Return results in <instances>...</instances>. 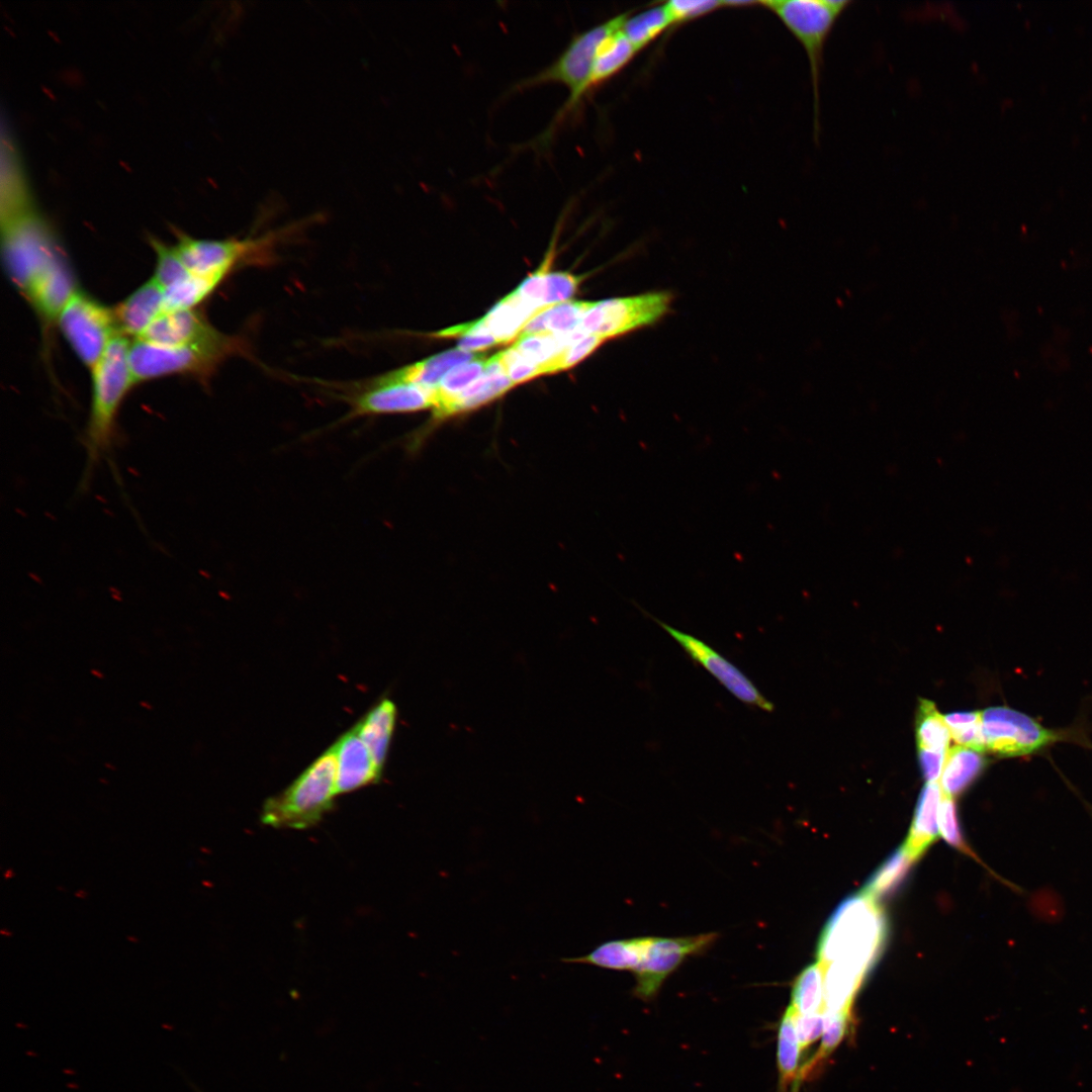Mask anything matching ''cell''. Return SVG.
<instances>
[{
  "label": "cell",
  "mask_w": 1092,
  "mask_h": 1092,
  "mask_svg": "<svg viewBox=\"0 0 1092 1092\" xmlns=\"http://www.w3.org/2000/svg\"><path fill=\"white\" fill-rule=\"evenodd\" d=\"M888 936L886 915L862 894L844 899L828 919L818 941L817 962L852 967L864 975L880 959Z\"/></svg>",
  "instance_id": "6da1fadb"
},
{
  "label": "cell",
  "mask_w": 1092,
  "mask_h": 1092,
  "mask_svg": "<svg viewBox=\"0 0 1092 1092\" xmlns=\"http://www.w3.org/2000/svg\"><path fill=\"white\" fill-rule=\"evenodd\" d=\"M130 342L118 335L91 369L92 391L89 418L83 435L88 480L94 467L110 452L121 403L135 385L128 359Z\"/></svg>",
  "instance_id": "7a4b0ae2"
},
{
  "label": "cell",
  "mask_w": 1092,
  "mask_h": 1092,
  "mask_svg": "<svg viewBox=\"0 0 1092 1092\" xmlns=\"http://www.w3.org/2000/svg\"><path fill=\"white\" fill-rule=\"evenodd\" d=\"M241 338L219 332L212 338L181 346H161L135 339L128 359L135 384L165 376L186 375L207 381L230 356L244 354Z\"/></svg>",
  "instance_id": "3957f363"
},
{
  "label": "cell",
  "mask_w": 1092,
  "mask_h": 1092,
  "mask_svg": "<svg viewBox=\"0 0 1092 1092\" xmlns=\"http://www.w3.org/2000/svg\"><path fill=\"white\" fill-rule=\"evenodd\" d=\"M337 794V760L331 745L286 789L266 800L261 821L275 828H309L332 810Z\"/></svg>",
  "instance_id": "277c9868"
},
{
  "label": "cell",
  "mask_w": 1092,
  "mask_h": 1092,
  "mask_svg": "<svg viewBox=\"0 0 1092 1092\" xmlns=\"http://www.w3.org/2000/svg\"><path fill=\"white\" fill-rule=\"evenodd\" d=\"M848 0H768L757 1L771 11L800 42L807 56L813 92V130L820 132V84L824 52L829 35L840 16L848 9Z\"/></svg>",
  "instance_id": "5b68a950"
},
{
  "label": "cell",
  "mask_w": 1092,
  "mask_h": 1092,
  "mask_svg": "<svg viewBox=\"0 0 1092 1092\" xmlns=\"http://www.w3.org/2000/svg\"><path fill=\"white\" fill-rule=\"evenodd\" d=\"M2 255L8 277L26 299L38 278L65 253L31 207L2 221Z\"/></svg>",
  "instance_id": "8992f818"
},
{
  "label": "cell",
  "mask_w": 1092,
  "mask_h": 1092,
  "mask_svg": "<svg viewBox=\"0 0 1092 1092\" xmlns=\"http://www.w3.org/2000/svg\"><path fill=\"white\" fill-rule=\"evenodd\" d=\"M626 14L615 16L575 34L552 64L535 75L520 81L514 87L515 90H518L546 83H558L568 89L569 97L566 103L559 109L551 123V129L545 131L543 138L540 139L541 142L548 141L553 128L570 114L592 90V71L598 50L606 37L622 27Z\"/></svg>",
  "instance_id": "52a82bcc"
},
{
  "label": "cell",
  "mask_w": 1092,
  "mask_h": 1092,
  "mask_svg": "<svg viewBox=\"0 0 1092 1092\" xmlns=\"http://www.w3.org/2000/svg\"><path fill=\"white\" fill-rule=\"evenodd\" d=\"M56 327L90 370L115 337L121 335L114 308L77 289L61 310Z\"/></svg>",
  "instance_id": "ba28073f"
},
{
  "label": "cell",
  "mask_w": 1092,
  "mask_h": 1092,
  "mask_svg": "<svg viewBox=\"0 0 1092 1092\" xmlns=\"http://www.w3.org/2000/svg\"><path fill=\"white\" fill-rule=\"evenodd\" d=\"M286 231L243 240H200L176 231L177 242L173 247L190 273L222 281L236 267L266 259L276 238Z\"/></svg>",
  "instance_id": "9c48e42d"
},
{
  "label": "cell",
  "mask_w": 1092,
  "mask_h": 1092,
  "mask_svg": "<svg viewBox=\"0 0 1092 1092\" xmlns=\"http://www.w3.org/2000/svg\"><path fill=\"white\" fill-rule=\"evenodd\" d=\"M670 303L668 292L595 301L584 313L579 330L606 341L656 323L669 311Z\"/></svg>",
  "instance_id": "30bf717a"
},
{
  "label": "cell",
  "mask_w": 1092,
  "mask_h": 1092,
  "mask_svg": "<svg viewBox=\"0 0 1092 1092\" xmlns=\"http://www.w3.org/2000/svg\"><path fill=\"white\" fill-rule=\"evenodd\" d=\"M982 733L986 750L1002 756L1029 754L1058 739L1054 731L1006 707L982 712Z\"/></svg>",
  "instance_id": "8fae6325"
},
{
  "label": "cell",
  "mask_w": 1092,
  "mask_h": 1092,
  "mask_svg": "<svg viewBox=\"0 0 1092 1092\" xmlns=\"http://www.w3.org/2000/svg\"><path fill=\"white\" fill-rule=\"evenodd\" d=\"M717 937L716 932L685 937H653L645 958L634 971V994L643 1000L654 998L666 977L687 957L704 952Z\"/></svg>",
  "instance_id": "7c38bea8"
},
{
  "label": "cell",
  "mask_w": 1092,
  "mask_h": 1092,
  "mask_svg": "<svg viewBox=\"0 0 1092 1092\" xmlns=\"http://www.w3.org/2000/svg\"><path fill=\"white\" fill-rule=\"evenodd\" d=\"M670 635L697 663L709 671L726 690L741 702L770 712L774 705L742 671L699 638L685 633L652 617L639 608Z\"/></svg>",
  "instance_id": "4fadbf2b"
},
{
  "label": "cell",
  "mask_w": 1092,
  "mask_h": 1092,
  "mask_svg": "<svg viewBox=\"0 0 1092 1092\" xmlns=\"http://www.w3.org/2000/svg\"><path fill=\"white\" fill-rule=\"evenodd\" d=\"M351 410L344 420L363 416L415 413L432 408L434 388L401 382L372 380L349 398Z\"/></svg>",
  "instance_id": "5bb4252c"
},
{
  "label": "cell",
  "mask_w": 1092,
  "mask_h": 1092,
  "mask_svg": "<svg viewBox=\"0 0 1092 1092\" xmlns=\"http://www.w3.org/2000/svg\"><path fill=\"white\" fill-rule=\"evenodd\" d=\"M77 289L75 276L65 255L38 278L26 300L39 317L43 333L51 334L61 310Z\"/></svg>",
  "instance_id": "9a60e30c"
},
{
  "label": "cell",
  "mask_w": 1092,
  "mask_h": 1092,
  "mask_svg": "<svg viewBox=\"0 0 1092 1092\" xmlns=\"http://www.w3.org/2000/svg\"><path fill=\"white\" fill-rule=\"evenodd\" d=\"M333 745L337 760L338 794L350 793L380 781L382 772L354 726Z\"/></svg>",
  "instance_id": "2e32d148"
},
{
  "label": "cell",
  "mask_w": 1092,
  "mask_h": 1092,
  "mask_svg": "<svg viewBox=\"0 0 1092 1092\" xmlns=\"http://www.w3.org/2000/svg\"><path fill=\"white\" fill-rule=\"evenodd\" d=\"M522 302L513 292L499 300L483 317L454 326L450 329L452 337H463L472 333L491 335L497 344L509 343L521 335L526 324L537 313Z\"/></svg>",
  "instance_id": "e0dca14e"
},
{
  "label": "cell",
  "mask_w": 1092,
  "mask_h": 1092,
  "mask_svg": "<svg viewBox=\"0 0 1092 1092\" xmlns=\"http://www.w3.org/2000/svg\"><path fill=\"white\" fill-rule=\"evenodd\" d=\"M196 308L164 311L140 338L161 346H181L201 342L217 335Z\"/></svg>",
  "instance_id": "ac0fdd59"
},
{
  "label": "cell",
  "mask_w": 1092,
  "mask_h": 1092,
  "mask_svg": "<svg viewBox=\"0 0 1092 1092\" xmlns=\"http://www.w3.org/2000/svg\"><path fill=\"white\" fill-rule=\"evenodd\" d=\"M551 259L549 254L540 268L513 291L522 302L536 310L568 301L582 280L581 276L568 272H550Z\"/></svg>",
  "instance_id": "d6986e66"
},
{
  "label": "cell",
  "mask_w": 1092,
  "mask_h": 1092,
  "mask_svg": "<svg viewBox=\"0 0 1092 1092\" xmlns=\"http://www.w3.org/2000/svg\"><path fill=\"white\" fill-rule=\"evenodd\" d=\"M165 311L163 288L152 278L114 307L121 335L140 339Z\"/></svg>",
  "instance_id": "ffe728a7"
},
{
  "label": "cell",
  "mask_w": 1092,
  "mask_h": 1092,
  "mask_svg": "<svg viewBox=\"0 0 1092 1092\" xmlns=\"http://www.w3.org/2000/svg\"><path fill=\"white\" fill-rule=\"evenodd\" d=\"M514 386L515 384L505 373L496 356L493 355L486 360L483 375L459 394L434 408L433 416L436 421H441L456 414L472 411L502 396Z\"/></svg>",
  "instance_id": "44dd1931"
},
{
  "label": "cell",
  "mask_w": 1092,
  "mask_h": 1092,
  "mask_svg": "<svg viewBox=\"0 0 1092 1092\" xmlns=\"http://www.w3.org/2000/svg\"><path fill=\"white\" fill-rule=\"evenodd\" d=\"M479 354L451 349L431 356L417 363L384 373L373 380L378 382H401L435 388L443 377L454 367L471 361Z\"/></svg>",
  "instance_id": "7402d4cb"
},
{
  "label": "cell",
  "mask_w": 1092,
  "mask_h": 1092,
  "mask_svg": "<svg viewBox=\"0 0 1092 1092\" xmlns=\"http://www.w3.org/2000/svg\"><path fill=\"white\" fill-rule=\"evenodd\" d=\"M397 709L387 697L380 699L354 725L370 750L377 768L383 772L389 745L395 729Z\"/></svg>",
  "instance_id": "603a6c76"
},
{
  "label": "cell",
  "mask_w": 1092,
  "mask_h": 1092,
  "mask_svg": "<svg viewBox=\"0 0 1092 1092\" xmlns=\"http://www.w3.org/2000/svg\"><path fill=\"white\" fill-rule=\"evenodd\" d=\"M943 793L937 783H927L918 798L914 818L903 844L916 860L939 835L938 815Z\"/></svg>",
  "instance_id": "cb8c5ba5"
},
{
  "label": "cell",
  "mask_w": 1092,
  "mask_h": 1092,
  "mask_svg": "<svg viewBox=\"0 0 1092 1092\" xmlns=\"http://www.w3.org/2000/svg\"><path fill=\"white\" fill-rule=\"evenodd\" d=\"M653 937H635L613 939L597 945L590 952L565 958L561 961L571 964H584L615 971H632L645 958Z\"/></svg>",
  "instance_id": "d4e9b609"
},
{
  "label": "cell",
  "mask_w": 1092,
  "mask_h": 1092,
  "mask_svg": "<svg viewBox=\"0 0 1092 1092\" xmlns=\"http://www.w3.org/2000/svg\"><path fill=\"white\" fill-rule=\"evenodd\" d=\"M801 1045L796 1029V1011L790 1006L785 1011L778 1031V1092H798L802 1077L800 1066Z\"/></svg>",
  "instance_id": "484cf974"
},
{
  "label": "cell",
  "mask_w": 1092,
  "mask_h": 1092,
  "mask_svg": "<svg viewBox=\"0 0 1092 1092\" xmlns=\"http://www.w3.org/2000/svg\"><path fill=\"white\" fill-rule=\"evenodd\" d=\"M985 764L981 751L960 745L950 748L940 777L942 793L952 798L960 795L979 777Z\"/></svg>",
  "instance_id": "4316f807"
},
{
  "label": "cell",
  "mask_w": 1092,
  "mask_h": 1092,
  "mask_svg": "<svg viewBox=\"0 0 1092 1092\" xmlns=\"http://www.w3.org/2000/svg\"><path fill=\"white\" fill-rule=\"evenodd\" d=\"M867 975L844 964L824 967V1011L850 1012L853 999Z\"/></svg>",
  "instance_id": "83f0119b"
},
{
  "label": "cell",
  "mask_w": 1092,
  "mask_h": 1092,
  "mask_svg": "<svg viewBox=\"0 0 1092 1092\" xmlns=\"http://www.w3.org/2000/svg\"><path fill=\"white\" fill-rule=\"evenodd\" d=\"M590 301L568 300L537 312L524 327L520 336L567 334L579 329Z\"/></svg>",
  "instance_id": "f1b7e54d"
},
{
  "label": "cell",
  "mask_w": 1092,
  "mask_h": 1092,
  "mask_svg": "<svg viewBox=\"0 0 1092 1092\" xmlns=\"http://www.w3.org/2000/svg\"><path fill=\"white\" fill-rule=\"evenodd\" d=\"M637 53V49L623 34L621 28L612 32L601 43L596 55L590 88H596L623 70Z\"/></svg>",
  "instance_id": "f546056e"
},
{
  "label": "cell",
  "mask_w": 1092,
  "mask_h": 1092,
  "mask_svg": "<svg viewBox=\"0 0 1092 1092\" xmlns=\"http://www.w3.org/2000/svg\"><path fill=\"white\" fill-rule=\"evenodd\" d=\"M913 862L914 859L902 845L869 878L861 893L877 902L889 896L903 883Z\"/></svg>",
  "instance_id": "4dcf8cb0"
},
{
  "label": "cell",
  "mask_w": 1092,
  "mask_h": 1092,
  "mask_svg": "<svg viewBox=\"0 0 1092 1092\" xmlns=\"http://www.w3.org/2000/svg\"><path fill=\"white\" fill-rule=\"evenodd\" d=\"M626 14L621 31L639 52L672 24L665 4L646 9L636 15Z\"/></svg>",
  "instance_id": "1f68e13d"
},
{
  "label": "cell",
  "mask_w": 1092,
  "mask_h": 1092,
  "mask_svg": "<svg viewBox=\"0 0 1092 1092\" xmlns=\"http://www.w3.org/2000/svg\"><path fill=\"white\" fill-rule=\"evenodd\" d=\"M790 1007L797 1014L824 1011V968L818 963L806 967L793 983Z\"/></svg>",
  "instance_id": "d6a6232c"
},
{
  "label": "cell",
  "mask_w": 1092,
  "mask_h": 1092,
  "mask_svg": "<svg viewBox=\"0 0 1092 1092\" xmlns=\"http://www.w3.org/2000/svg\"><path fill=\"white\" fill-rule=\"evenodd\" d=\"M918 748L936 752H947L950 731L935 705L928 700H920L915 723Z\"/></svg>",
  "instance_id": "836d02e7"
},
{
  "label": "cell",
  "mask_w": 1092,
  "mask_h": 1092,
  "mask_svg": "<svg viewBox=\"0 0 1092 1092\" xmlns=\"http://www.w3.org/2000/svg\"><path fill=\"white\" fill-rule=\"evenodd\" d=\"M221 280L190 273L181 281L163 289L165 311L192 309L206 299Z\"/></svg>",
  "instance_id": "e575fe53"
},
{
  "label": "cell",
  "mask_w": 1092,
  "mask_h": 1092,
  "mask_svg": "<svg viewBox=\"0 0 1092 1092\" xmlns=\"http://www.w3.org/2000/svg\"><path fill=\"white\" fill-rule=\"evenodd\" d=\"M486 360L481 354L471 361L452 368L434 388L432 410L447 402L481 377L486 368Z\"/></svg>",
  "instance_id": "d590c367"
},
{
  "label": "cell",
  "mask_w": 1092,
  "mask_h": 1092,
  "mask_svg": "<svg viewBox=\"0 0 1092 1092\" xmlns=\"http://www.w3.org/2000/svg\"><path fill=\"white\" fill-rule=\"evenodd\" d=\"M954 742L963 747L985 751L982 712H954L944 716Z\"/></svg>",
  "instance_id": "8d00e7d4"
},
{
  "label": "cell",
  "mask_w": 1092,
  "mask_h": 1092,
  "mask_svg": "<svg viewBox=\"0 0 1092 1092\" xmlns=\"http://www.w3.org/2000/svg\"><path fill=\"white\" fill-rule=\"evenodd\" d=\"M150 244L156 253L153 279L163 289L181 281L190 274L177 255L173 245L169 246L155 238H150Z\"/></svg>",
  "instance_id": "74e56055"
},
{
  "label": "cell",
  "mask_w": 1092,
  "mask_h": 1092,
  "mask_svg": "<svg viewBox=\"0 0 1092 1092\" xmlns=\"http://www.w3.org/2000/svg\"><path fill=\"white\" fill-rule=\"evenodd\" d=\"M603 342V339L592 334L578 337L554 358L541 365L542 374L569 369L590 355Z\"/></svg>",
  "instance_id": "f35d334b"
},
{
  "label": "cell",
  "mask_w": 1092,
  "mask_h": 1092,
  "mask_svg": "<svg viewBox=\"0 0 1092 1092\" xmlns=\"http://www.w3.org/2000/svg\"><path fill=\"white\" fill-rule=\"evenodd\" d=\"M824 1012L826 1020L820 1046L818 1053L811 1061L802 1067L803 1078L807 1075L809 1070L816 1066L818 1061L826 1058L838 1046L848 1030L850 1012Z\"/></svg>",
  "instance_id": "ab89813d"
},
{
  "label": "cell",
  "mask_w": 1092,
  "mask_h": 1092,
  "mask_svg": "<svg viewBox=\"0 0 1092 1092\" xmlns=\"http://www.w3.org/2000/svg\"><path fill=\"white\" fill-rule=\"evenodd\" d=\"M495 356L515 385L542 375L541 365L526 358L514 346L498 352Z\"/></svg>",
  "instance_id": "60d3db41"
},
{
  "label": "cell",
  "mask_w": 1092,
  "mask_h": 1092,
  "mask_svg": "<svg viewBox=\"0 0 1092 1092\" xmlns=\"http://www.w3.org/2000/svg\"><path fill=\"white\" fill-rule=\"evenodd\" d=\"M938 826L939 834L949 845L971 854L961 830L956 802L944 794L939 807Z\"/></svg>",
  "instance_id": "b9f144b4"
},
{
  "label": "cell",
  "mask_w": 1092,
  "mask_h": 1092,
  "mask_svg": "<svg viewBox=\"0 0 1092 1092\" xmlns=\"http://www.w3.org/2000/svg\"><path fill=\"white\" fill-rule=\"evenodd\" d=\"M672 24L685 23L705 16L715 10L728 7V1L672 0L664 3Z\"/></svg>",
  "instance_id": "7bdbcfd3"
},
{
  "label": "cell",
  "mask_w": 1092,
  "mask_h": 1092,
  "mask_svg": "<svg viewBox=\"0 0 1092 1092\" xmlns=\"http://www.w3.org/2000/svg\"><path fill=\"white\" fill-rule=\"evenodd\" d=\"M825 1020L824 1011L811 1014L796 1013V1029L802 1051L822 1036Z\"/></svg>",
  "instance_id": "ee69618b"
},
{
  "label": "cell",
  "mask_w": 1092,
  "mask_h": 1092,
  "mask_svg": "<svg viewBox=\"0 0 1092 1092\" xmlns=\"http://www.w3.org/2000/svg\"><path fill=\"white\" fill-rule=\"evenodd\" d=\"M946 753L918 748L919 763L927 783H936L941 777Z\"/></svg>",
  "instance_id": "f6af8a7d"
},
{
  "label": "cell",
  "mask_w": 1092,
  "mask_h": 1092,
  "mask_svg": "<svg viewBox=\"0 0 1092 1092\" xmlns=\"http://www.w3.org/2000/svg\"><path fill=\"white\" fill-rule=\"evenodd\" d=\"M496 344L495 339L489 334L473 333L461 337L457 348L473 353V351L486 349Z\"/></svg>",
  "instance_id": "bcb514c9"
},
{
  "label": "cell",
  "mask_w": 1092,
  "mask_h": 1092,
  "mask_svg": "<svg viewBox=\"0 0 1092 1092\" xmlns=\"http://www.w3.org/2000/svg\"><path fill=\"white\" fill-rule=\"evenodd\" d=\"M92 674H94V675H96V676H98V677H100V678H101V677L103 676V675H102L101 673H99V672H98L97 670H92Z\"/></svg>",
  "instance_id": "7dc6e473"
},
{
  "label": "cell",
  "mask_w": 1092,
  "mask_h": 1092,
  "mask_svg": "<svg viewBox=\"0 0 1092 1092\" xmlns=\"http://www.w3.org/2000/svg\"><path fill=\"white\" fill-rule=\"evenodd\" d=\"M11 874H12V873H11V871H7V872H6V875H5V876H6V878H10V877H11Z\"/></svg>",
  "instance_id": "c3c4849f"
},
{
  "label": "cell",
  "mask_w": 1092,
  "mask_h": 1092,
  "mask_svg": "<svg viewBox=\"0 0 1092 1092\" xmlns=\"http://www.w3.org/2000/svg\"><path fill=\"white\" fill-rule=\"evenodd\" d=\"M147 704H148V703H142V705H143V706H145V707H147V708H151V706H149V705H147Z\"/></svg>",
  "instance_id": "681fc988"
}]
</instances>
